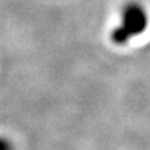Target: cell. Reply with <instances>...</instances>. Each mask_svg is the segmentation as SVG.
Masks as SVG:
<instances>
[{"mask_svg": "<svg viewBox=\"0 0 150 150\" xmlns=\"http://www.w3.org/2000/svg\"><path fill=\"white\" fill-rule=\"evenodd\" d=\"M147 24H149V16L143 8V6L139 3H128L122 8L120 24L112 29L110 39L114 45L124 46L132 38L139 36L143 31H146Z\"/></svg>", "mask_w": 150, "mask_h": 150, "instance_id": "obj_1", "label": "cell"}, {"mask_svg": "<svg viewBox=\"0 0 150 150\" xmlns=\"http://www.w3.org/2000/svg\"><path fill=\"white\" fill-rule=\"evenodd\" d=\"M0 150H13V143L7 138L0 136Z\"/></svg>", "mask_w": 150, "mask_h": 150, "instance_id": "obj_2", "label": "cell"}]
</instances>
